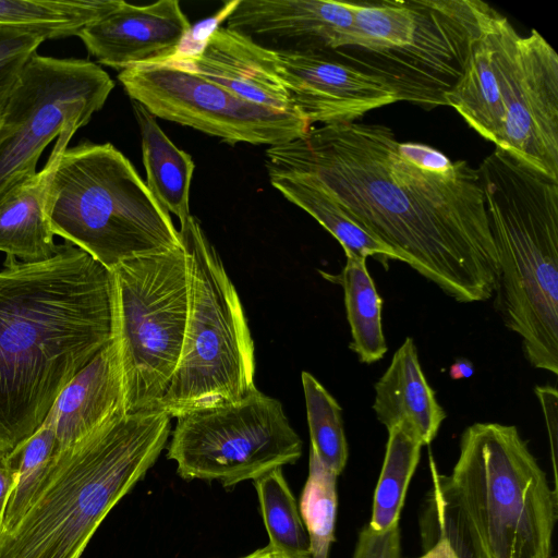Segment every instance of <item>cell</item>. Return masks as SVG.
Segmentation results:
<instances>
[{
    "instance_id": "3957f363",
    "label": "cell",
    "mask_w": 558,
    "mask_h": 558,
    "mask_svg": "<svg viewBox=\"0 0 558 558\" xmlns=\"http://www.w3.org/2000/svg\"><path fill=\"white\" fill-rule=\"evenodd\" d=\"M429 461V537L457 558H551L557 490L514 425L468 426L449 475Z\"/></svg>"
},
{
    "instance_id": "83f0119b",
    "label": "cell",
    "mask_w": 558,
    "mask_h": 558,
    "mask_svg": "<svg viewBox=\"0 0 558 558\" xmlns=\"http://www.w3.org/2000/svg\"><path fill=\"white\" fill-rule=\"evenodd\" d=\"M56 442L53 423L46 417L27 439L8 452L16 465V478L7 499L0 533L12 527L28 508L49 470Z\"/></svg>"
},
{
    "instance_id": "d6986e66",
    "label": "cell",
    "mask_w": 558,
    "mask_h": 558,
    "mask_svg": "<svg viewBox=\"0 0 558 558\" xmlns=\"http://www.w3.org/2000/svg\"><path fill=\"white\" fill-rule=\"evenodd\" d=\"M78 130L72 125L59 136L45 167L21 181L0 198V252L33 263L58 251L47 215V193L59 159Z\"/></svg>"
},
{
    "instance_id": "6da1fadb",
    "label": "cell",
    "mask_w": 558,
    "mask_h": 558,
    "mask_svg": "<svg viewBox=\"0 0 558 558\" xmlns=\"http://www.w3.org/2000/svg\"><path fill=\"white\" fill-rule=\"evenodd\" d=\"M266 169L315 179L352 221L457 302L493 298L498 255L478 169L465 160L351 122L270 146Z\"/></svg>"
},
{
    "instance_id": "8d00e7d4",
    "label": "cell",
    "mask_w": 558,
    "mask_h": 558,
    "mask_svg": "<svg viewBox=\"0 0 558 558\" xmlns=\"http://www.w3.org/2000/svg\"><path fill=\"white\" fill-rule=\"evenodd\" d=\"M82 554H83V551H78L77 554L74 555L73 558H81Z\"/></svg>"
},
{
    "instance_id": "8992f818",
    "label": "cell",
    "mask_w": 558,
    "mask_h": 558,
    "mask_svg": "<svg viewBox=\"0 0 558 558\" xmlns=\"http://www.w3.org/2000/svg\"><path fill=\"white\" fill-rule=\"evenodd\" d=\"M448 105L482 137L558 181V56L497 13L475 43Z\"/></svg>"
},
{
    "instance_id": "e575fe53",
    "label": "cell",
    "mask_w": 558,
    "mask_h": 558,
    "mask_svg": "<svg viewBox=\"0 0 558 558\" xmlns=\"http://www.w3.org/2000/svg\"><path fill=\"white\" fill-rule=\"evenodd\" d=\"M423 556L434 558H457L449 546L442 541L433 542L427 546Z\"/></svg>"
},
{
    "instance_id": "ba28073f",
    "label": "cell",
    "mask_w": 558,
    "mask_h": 558,
    "mask_svg": "<svg viewBox=\"0 0 558 558\" xmlns=\"http://www.w3.org/2000/svg\"><path fill=\"white\" fill-rule=\"evenodd\" d=\"M51 230L108 269L181 247L170 215L109 143L66 147L47 193Z\"/></svg>"
},
{
    "instance_id": "7c38bea8",
    "label": "cell",
    "mask_w": 558,
    "mask_h": 558,
    "mask_svg": "<svg viewBox=\"0 0 558 558\" xmlns=\"http://www.w3.org/2000/svg\"><path fill=\"white\" fill-rule=\"evenodd\" d=\"M114 82L98 64L37 52L0 114V198L37 172L44 149L66 128L86 125Z\"/></svg>"
},
{
    "instance_id": "ac0fdd59",
    "label": "cell",
    "mask_w": 558,
    "mask_h": 558,
    "mask_svg": "<svg viewBox=\"0 0 558 558\" xmlns=\"http://www.w3.org/2000/svg\"><path fill=\"white\" fill-rule=\"evenodd\" d=\"M124 413L123 375L111 339L61 390L47 415L54 426L56 453Z\"/></svg>"
},
{
    "instance_id": "1f68e13d",
    "label": "cell",
    "mask_w": 558,
    "mask_h": 558,
    "mask_svg": "<svg viewBox=\"0 0 558 558\" xmlns=\"http://www.w3.org/2000/svg\"><path fill=\"white\" fill-rule=\"evenodd\" d=\"M535 395L539 400L544 418L546 422V427L549 434L550 448H551V457H553V466H554V477L556 482L557 471H556V457H557V423H558V397L557 390L551 386H536Z\"/></svg>"
},
{
    "instance_id": "4fadbf2b",
    "label": "cell",
    "mask_w": 558,
    "mask_h": 558,
    "mask_svg": "<svg viewBox=\"0 0 558 558\" xmlns=\"http://www.w3.org/2000/svg\"><path fill=\"white\" fill-rule=\"evenodd\" d=\"M118 80L131 100L154 117L231 145L276 146L311 129L303 118L247 101L172 58L124 69Z\"/></svg>"
},
{
    "instance_id": "9c48e42d",
    "label": "cell",
    "mask_w": 558,
    "mask_h": 558,
    "mask_svg": "<svg viewBox=\"0 0 558 558\" xmlns=\"http://www.w3.org/2000/svg\"><path fill=\"white\" fill-rule=\"evenodd\" d=\"M179 232L189 315L179 363L156 405L170 417L236 402L256 389L254 342L240 296L198 220L190 216Z\"/></svg>"
},
{
    "instance_id": "484cf974",
    "label": "cell",
    "mask_w": 558,
    "mask_h": 558,
    "mask_svg": "<svg viewBox=\"0 0 558 558\" xmlns=\"http://www.w3.org/2000/svg\"><path fill=\"white\" fill-rule=\"evenodd\" d=\"M269 543L288 558H312L308 534L282 468L253 481Z\"/></svg>"
},
{
    "instance_id": "7a4b0ae2",
    "label": "cell",
    "mask_w": 558,
    "mask_h": 558,
    "mask_svg": "<svg viewBox=\"0 0 558 558\" xmlns=\"http://www.w3.org/2000/svg\"><path fill=\"white\" fill-rule=\"evenodd\" d=\"M112 339L111 270L70 242L0 269V452L45 421L68 383Z\"/></svg>"
},
{
    "instance_id": "d4e9b609",
    "label": "cell",
    "mask_w": 558,
    "mask_h": 558,
    "mask_svg": "<svg viewBox=\"0 0 558 558\" xmlns=\"http://www.w3.org/2000/svg\"><path fill=\"white\" fill-rule=\"evenodd\" d=\"M423 444L409 429L397 425L388 429L386 453L374 493L368 525L384 533L400 522L411 478L421 458Z\"/></svg>"
},
{
    "instance_id": "cb8c5ba5",
    "label": "cell",
    "mask_w": 558,
    "mask_h": 558,
    "mask_svg": "<svg viewBox=\"0 0 558 558\" xmlns=\"http://www.w3.org/2000/svg\"><path fill=\"white\" fill-rule=\"evenodd\" d=\"M121 0H0V27L40 33L47 39L76 36Z\"/></svg>"
},
{
    "instance_id": "7402d4cb",
    "label": "cell",
    "mask_w": 558,
    "mask_h": 558,
    "mask_svg": "<svg viewBox=\"0 0 558 558\" xmlns=\"http://www.w3.org/2000/svg\"><path fill=\"white\" fill-rule=\"evenodd\" d=\"M270 184L288 201L316 219L341 244L345 254L373 257L388 266L401 257L388 245L352 221L336 201L312 177L268 172Z\"/></svg>"
},
{
    "instance_id": "74e56055",
    "label": "cell",
    "mask_w": 558,
    "mask_h": 558,
    "mask_svg": "<svg viewBox=\"0 0 558 558\" xmlns=\"http://www.w3.org/2000/svg\"><path fill=\"white\" fill-rule=\"evenodd\" d=\"M551 558H557L556 556H553Z\"/></svg>"
},
{
    "instance_id": "8fae6325",
    "label": "cell",
    "mask_w": 558,
    "mask_h": 558,
    "mask_svg": "<svg viewBox=\"0 0 558 558\" xmlns=\"http://www.w3.org/2000/svg\"><path fill=\"white\" fill-rule=\"evenodd\" d=\"M167 458L185 481L225 488L294 464L303 442L281 402L257 388L240 401L193 410L177 417Z\"/></svg>"
},
{
    "instance_id": "603a6c76",
    "label": "cell",
    "mask_w": 558,
    "mask_h": 558,
    "mask_svg": "<svg viewBox=\"0 0 558 558\" xmlns=\"http://www.w3.org/2000/svg\"><path fill=\"white\" fill-rule=\"evenodd\" d=\"M347 262L338 275L322 276L343 289L347 319L352 340L349 348L361 363L373 364L386 354L388 347L383 330V300L366 267V258L345 254Z\"/></svg>"
},
{
    "instance_id": "4dcf8cb0",
    "label": "cell",
    "mask_w": 558,
    "mask_h": 558,
    "mask_svg": "<svg viewBox=\"0 0 558 558\" xmlns=\"http://www.w3.org/2000/svg\"><path fill=\"white\" fill-rule=\"evenodd\" d=\"M400 550L399 525L379 533L366 524L359 533L352 558H399Z\"/></svg>"
},
{
    "instance_id": "52a82bcc",
    "label": "cell",
    "mask_w": 558,
    "mask_h": 558,
    "mask_svg": "<svg viewBox=\"0 0 558 558\" xmlns=\"http://www.w3.org/2000/svg\"><path fill=\"white\" fill-rule=\"evenodd\" d=\"M353 26L330 50L381 77L399 101L447 106L473 46L497 14L480 0L352 1Z\"/></svg>"
},
{
    "instance_id": "836d02e7",
    "label": "cell",
    "mask_w": 558,
    "mask_h": 558,
    "mask_svg": "<svg viewBox=\"0 0 558 558\" xmlns=\"http://www.w3.org/2000/svg\"><path fill=\"white\" fill-rule=\"evenodd\" d=\"M474 371V365L470 360L459 357L451 364L449 375L452 379H464L473 376Z\"/></svg>"
},
{
    "instance_id": "30bf717a",
    "label": "cell",
    "mask_w": 558,
    "mask_h": 558,
    "mask_svg": "<svg viewBox=\"0 0 558 558\" xmlns=\"http://www.w3.org/2000/svg\"><path fill=\"white\" fill-rule=\"evenodd\" d=\"M112 339L126 412L154 410L179 363L189 315L183 245L135 257L111 269Z\"/></svg>"
},
{
    "instance_id": "4316f807",
    "label": "cell",
    "mask_w": 558,
    "mask_h": 558,
    "mask_svg": "<svg viewBox=\"0 0 558 558\" xmlns=\"http://www.w3.org/2000/svg\"><path fill=\"white\" fill-rule=\"evenodd\" d=\"M301 379L311 437V451L325 468L336 475H340L349 457L341 407L311 373L302 372Z\"/></svg>"
},
{
    "instance_id": "5b68a950",
    "label": "cell",
    "mask_w": 558,
    "mask_h": 558,
    "mask_svg": "<svg viewBox=\"0 0 558 558\" xmlns=\"http://www.w3.org/2000/svg\"><path fill=\"white\" fill-rule=\"evenodd\" d=\"M499 275L494 307L526 361L558 374V181L496 148L477 168Z\"/></svg>"
},
{
    "instance_id": "277c9868",
    "label": "cell",
    "mask_w": 558,
    "mask_h": 558,
    "mask_svg": "<svg viewBox=\"0 0 558 558\" xmlns=\"http://www.w3.org/2000/svg\"><path fill=\"white\" fill-rule=\"evenodd\" d=\"M171 417L117 415L58 451L28 508L0 533V558H73L165 449Z\"/></svg>"
},
{
    "instance_id": "9a60e30c",
    "label": "cell",
    "mask_w": 558,
    "mask_h": 558,
    "mask_svg": "<svg viewBox=\"0 0 558 558\" xmlns=\"http://www.w3.org/2000/svg\"><path fill=\"white\" fill-rule=\"evenodd\" d=\"M177 0L134 5L121 0L111 12L83 27L76 36L100 64L124 70L171 59L191 31Z\"/></svg>"
},
{
    "instance_id": "d6a6232c",
    "label": "cell",
    "mask_w": 558,
    "mask_h": 558,
    "mask_svg": "<svg viewBox=\"0 0 558 558\" xmlns=\"http://www.w3.org/2000/svg\"><path fill=\"white\" fill-rule=\"evenodd\" d=\"M16 465L8 453L0 452V526L7 499L14 486Z\"/></svg>"
},
{
    "instance_id": "2e32d148",
    "label": "cell",
    "mask_w": 558,
    "mask_h": 558,
    "mask_svg": "<svg viewBox=\"0 0 558 558\" xmlns=\"http://www.w3.org/2000/svg\"><path fill=\"white\" fill-rule=\"evenodd\" d=\"M172 59L247 101L294 113L275 49L234 29L217 27L195 52L177 53Z\"/></svg>"
},
{
    "instance_id": "5bb4252c",
    "label": "cell",
    "mask_w": 558,
    "mask_h": 558,
    "mask_svg": "<svg viewBox=\"0 0 558 558\" xmlns=\"http://www.w3.org/2000/svg\"><path fill=\"white\" fill-rule=\"evenodd\" d=\"M275 51L291 108L310 125L351 123L372 109L399 101L381 77L329 58L324 50Z\"/></svg>"
},
{
    "instance_id": "f1b7e54d",
    "label": "cell",
    "mask_w": 558,
    "mask_h": 558,
    "mask_svg": "<svg viewBox=\"0 0 558 558\" xmlns=\"http://www.w3.org/2000/svg\"><path fill=\"white\" fill-rule=\"evenodd\" d=\"M337 477L310 451L308 476L299 510L310 538L312 558H329L335 542Z\"/></svg>"
},
{
    "instance_id": "f546056e",
    "label": "cell",
    "mask_w": 558,
    "mask_h": 558,
    "mask_svg": "<svg viewBox=\"0 0 558 558\" xmlns=\"http://www.w3.org/2000/svg\"><path fill=\"white\" fill-rule=\"evenodd\" d=\"M46 39L40 33L0 27V114L25 65Z\"/></svg>"
},
{
    "instance_id": "e0dca14e",
    "label": "cell",
    "mask_w": 558,
    "mask_h": 558,
    "mask_svg": "<svg viewBox=\"0 0 558 558\" xmlns=\"http://www.w3.org/2000/svg\"><path fill=\"white\" fill-rule=\"evenodd\" d=\"M353 26L352 1H233L227 27L251 38L301 44L293 50L340 49Z\"/></svg>"
},
{
    "instance_id": "d590c367",
    "label": "cell",
    "mask_w": 558,
    "mask_h": 558,
    "mask_svg": "<svg viewBox=\"0 0 558 558\" xmlns=\"http://www.w3.org/2000/svg\"><path fill=\"white\" fill-rule=\"evenodd\" d=\"M240 558H288L268 544Z\"/></svg>"
},
{
    "instance_id": "ffe728a7",
    "label": "cell",
    "mask_w": 558,
    "mask_h": 558,
    "mask_svg": "<svg viewBox=\"0 0 558 558\" xmlns=\"http://www.w3.org/2000/svg\"><path fill=\"white\" fill-rule=\"evenodd\" d=\"M373 410L387 430L402 425L423 444L438 434L446 412L422 369L416 345L407 337L385 373L375 383Z\"/></svg>"
},
{
    "instance_id": "44dd1931",
    "label": "cell",
    "mask_w": 558,
    "mask_h": 558,
    "mask_svg": "<svg viewBox=\"0 0 558 558\" xmlns=\"http://www.w3.org/2000/svg\"><path fill=\"white\" fill-rule=\"evenodd\" d=\"M133 102L142 137L146 185L168 213L184 222L190 215V186L195 170L192 157L177 147L150 112Z\"/></svg>"
}]
</instances>
